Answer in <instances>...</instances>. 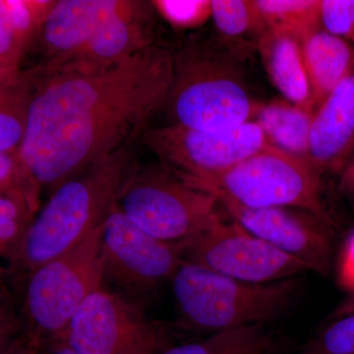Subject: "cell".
Returning <instances> with one entry per match:
<instances>
[{
    "label": "cell",
    "instance_id": "6da1fadb",
    "mask_svg": "<svg viewBox=\"0 0 354 354\" xmlns=\"http://www.w3.org/2000/svg\"><path fill=\"white\" fill-rule=\"evenodd\" d=\"M32 71L18 158L35 185L51 192L142 136L167 106L174 53L153 44L104 68Z\"/></svg>",
    "mask_w": 354,
    "mask_h": 354
},
{
    "label": "cell",
    "instance_id": "7a4b0ae2",
    "mask_svg": "<svg viewBox=\"0 0 354 354\" xmlns=\"http://www.w3.org/2000/svg\"><path fill=\"white\" fill-rule=\"evenodd\" d=\"M136 164L132 146L127 147L51 191L9 263L14 281L20 283L37 268L75 248L101 228Z\"/></svg>",
    "mask_w": 354,
    "mask_h": 354
},
{
    "label": "cell",
    "instance_id": "3957f363",
    "mask_svg": "<svg viewBox=\"0 0 354 354\" xmlns=\"http://www.w3.org/2000/svg\"><path fill=\"white\" fill-rule=\"evenodd\" d=\"M241 51L223 41H194L174 53L167 106L171 124L204 131L253 121L259 102L249 94Z\"/></svg>",
    "mask_w": 354,
    "mask_h": 354
},
{
    "label": "cell",
    "instance_id": "277c9868",
    "mask_svg": "<svg viewBox=\"0 0 354 354\" xmlns=\"http://www.w3.org/2000/svg\"><path fill=\"white\" fill-rule=\"evenodd\" d=\"M171 288L184 324L214 333L251 325H269L290 311L299 297L295 278L248 283L183 262Z\"/></svg>",
    "mask_w": 354,
    "mask_h": 354
},
{
    "label": "cell",
    "instance_id": "5b68a950",
    "mask_svg": "<svg viewBox=\"0 0 354 354\" xmlns=\"http://www.w3.org/2000/svg\"><path fill=\"white\" fill-rule=\"evenodd\" d=\"M102 228L68 252L48 261L22 279L23 337L41 351L62 342L72 318L102 288Z\"/></svg>",
    "mask_w": 354,
    "mask_h": 354
},
{
    "label": "cell",
    "instance_id": "8992f818",
    "mask_svg": "<svg viewBox=\"0 0 354 354\" xmlns=\"http://www.w3.org/2000/svg\"><path fill=\"white\" fill-rule=\"evenodd\" d=\"M116 206L147 234L180 253L221 218L215 196L184 183L164 165L137 162Z\"/></svg>",
    "mask_w": 354,
    "mask_h": 354
},
{
    "label": "cell",
    "instance_id": "52a82bcc",
    "mask_svg": "<svg viewBox=\"0 0 354 354\" xmlns=\"http://www.w3.org/2000/svg\"><path fill=\"white\" fill-rule=\"evenodd\" d=\"M321 176L307 160L268 144L191 187L249 208L300 209L326 218Z\"/></svg>",
    "mask_w": 354,
    "mask_h": 354
},
{
    "label": "cell",
    "instance_id": "ba28073f",
    "mask_svg": "<svg viewBox=\"0 0 354 354\" xmlns=\"http://www.w3.org/2000/svg\"><path fill=\"white\" fill-rule=\"evenodd\" d=\"M183 258L130 221L118 206L104 221L102 239V288L147 311Z\"/></svg>",
    "mask_w": 354,
    "mask_h": 354
},
{
    "label": "cell",
    "instance_id": "9c48e42d",
    "mask_svg": "<svg viewBox=\"0 0 354 354\" xmlns=\"http://www.w3.org/2000/svg\"><path fill=\"white\" fill-rule=\"evenodd\" d=\"M140 138L165 169L189 186L227 171L269 144L255 121L221 131L169 124L147 129Z\"/></svg>",
    "mask_w": 354,
    "mask_h": 354
},
{
    "label": "cell",
    "instance_id": "30bf717a",
    "mask_svg": "<svg viewBox=\"0 0 354 354\" xmlns=\"http://www.w3.org/2000/svg\"><path fill=\"white\" fill-rule=\"evenodd\" d=\"M62 342L79 354H162L171 346L160 323L102 288L85 300Z\"/></svg>",
    "mask_w": 354,
    "mask_h": 354
},
{
    "label": "cell",
    "instance_id": "8fae6325",
    "mask_svg": "<svg viewBox=\"0 0 354 354\" xmlns=\"http://www.w3.org/2000/svg\"><path fill=\"white\" fill-rule=\"evenodd\" d=\"M183 262L248 283H271L308 271L301 261L274 248L232 221L221 218L181 253Z\"/></svg>",
    "mask_w": 354,
    "mask_h": 354
},
{
    "label": "cell",
    "instance_id": "7c38bea8",
    "mask_svg": "<svg viewBox=\"0 0 354 354\" xmlns=\"http://www.w3.org/2000/svg\"><path fill=\"white\" fill-rule=\"evenodd\" d=\"M232 221L268 244L301 261L308 271L326 276L333 255V232L327 218L293 208H249L216 197Z\"/></svg>",
    "mask_w": 354,
    "mask_h": 354
},
{
    "label": "cell",
    "instance_id": "4fadbf2b",
    "mask_svg": "<svg viewBox=\"0 0 354 354\" xmlns=\"http://www.w3.org/2000/svg\"><path fill=\"white\" fill-rule=\"evenodd\" d=\"M125 0H58L55 1L34 43L46 57L36 67L44 73L73 64L95 30L122 7ZM32 43V44H34Z\"/></svg>",
    "mask_w": 354,
    "mask_h": 354
},
{
    "label": "cell",
    "instance_id": "5bb4252c",
    "mask_svg": "<svg viewBox=\"0 0 354 354\" xmlns=\"http://www.w3.org/2000/svg\"><path fill=\"white\" fill-rule=\"evenodd\" d=\"M153 12L152 2L125 0L120 10L95 30L73 64L64 69L104 68L153 46Z\"/></svg>",
    "mask_w": 354,
    "mask_h": 354
},
{
    "label": "cell",
    "instance_id": "9a60e30c",
    "mask_svg": "<svg viewBox=\"0 0 354 354\" xmlns=\"http://www.w3.org/2000/svg\"><path fill=\"white\" fill-rule=\"evenodd\" d=\"M354 152V73L346 77L314 113L309 162L317 171H342Z\"/></svg>",
    "mask_w": 354,
    "mask_h": 354
},
{
    "label": "cell",
    "instance_id": "2e32d148",
    "mask_svg": "<svg viewBox=\"0 0 354 354\" xmlns=\"http://www.w3.org/2000/svg\"><path fill=\"white\" fill-rule=\"evenodd\" d=\"M257 50L268 76L286 101L315 113L299 41L288 35L267 29L258 43Z\"/></svg>",
    "mask_w": 354,
    "mask_h": 354
},
{
    "label": "cell",
    "instance_id": "e0dca14e",
    "mask_svg": "<svg viewBox=\"0 0 354 354\" xmlns=\"http://www.w3.org/2000/svg\"><path fill=\"white\" fill-rule=\"evenodd\" d=\"M315 109L354 73V46L323 29L300 43Z\"/></svg>",
    "mask_w": 354,
    "mask_h": 354
},
{
    "label": "cell",
    "instance_id": "ac0fdd59",
    "mask_svg": "<svg viewBox=\"0 0 354 354\" xmlns=\"http://www.w3.org/2000/svg\"><path fill=\"white\" fill-rule=\"evenodd\" d=\"M314 113L290 102L258 106L253 121L260 125L270 145L309 162V136Z\"/></svg>",
    "mask_w": 354,
    "mask_h": 354
},
{
    "label": "cell",
    "instance_id": "d6986e66",
    "mask_svg": "<svg viewBox=\"0 0 354 354\" xmlns=\"http://www.w3.org/2000/svg\"><path fill=\"white\" fill-rule=\"evenodd\" d=\"M286 342L269 325L214 333L202 341L171 346L162 354H283Z\"/></svg>",
    "mask_w": 354,
    "mask_h": 354
},
{
    "label": "cell",
    "instance_id": "ffe728a7",
    "mask_svg": "<svg viewBox=\"0 0 354 354\" xmlns=\"http://www.w3.org/2000/svg\"><path fill=\"white\" fill-rule=\"evenodd\" d=\"M32 69L0 82V153L18 155L34 91Z\"/></svg>",
    "mask_w": 354,
    "mask_h": 354
},
{
    "label": "cell",
    "instance_id": "44dd1931",
    "mask_svg": "<svg viewBox=\"0 0 354 354\" xmlns=\"http://www.w3.org/2000/svg\"><path fill=\"white\" fill-rule=\"evenodd\" d=\"M211 18L223 41L241 51L257 48L268 28L255 0H211Z\"/></svg>",
    "mask_w": 354,
    "mask_h": 354
},
{
    "label": "cell",
    "instance_id": "7402d4cb",
    "mask_svg": "<svg viewBox=\"0 0 354 354\" xmlns=\"http://www.w3.org/2000/svg\"><path fill=\"white\" fill-rule=\"evenodd\" d=\"M268 29L288 35L299 43L322 29L321 0H255Z\"/></svg>",
    "mask_w": 354,
    "mask_h": 354
},
{
    "label": "cell",
    "instance_id": "603a6c76",
    "mask_svg": "<svg viewBox=\"0 0 354 354\" xmlns=\"http://www.w3.org/2000/svg\"><path fill=\"white\" fill-rule=\"evenodd\" d=\"M39 211V198L20 190L0 189V258L10 263Z\"/></svg>",
    "mask_w": 354,
    "mask_h": 354
},
{
    "label": "cell",
    "instance_id": "cb8c5ba5",
    "mask_svg": "<svg viewBox=\"0 0 354 354\" xmlns=\"http://www.w3.org/2000/svg\"><path fill=\"white\" fill-rule=\"evenodd\" d=\"M290 354H354V313L330 321Z\"/></svg>",
    "mask_w": 354,
    "mask_h": 354
},
{
    "label": "cell",
    "instance_id": "d4e9b609",
    "mask_svg": "<svg viewBox=\"0 0 354 354\" xmlns=\"http://www.w3.org/2000/svg\"><path fill=\"white\" fill-rule=\"evenodd\" d=\"M18 290L9 270L0 266V354L6 353L23 337Z\"/></svg>",
    "mask_w": 354,
    "mask_h": 354
},
{
    "label": "cell",
    "instance_id": "484cf974",
    "mask_svg": "<svg viewBox=\"0 0 354 354\" xmlns=\"http://www.w3.org/2000/svg\"><path fill=\"white\" fill-rule=\"evenodd\" d=\"M152 4L156 12L178 29L200 27L212 17L211 0H158Z\"/></svg>",
    "mask_w": 354,
    "mask_h": 354
},
{
    "label": "cell",
    "instance_id": "4316f807",
    "mask_svg": "<svg viewBox=\"0 0 354 354\" xmlns=\"http://www.w3.org/2000/svg\"><path fill=\"white\" fill-rule=\"evenodd\" d=\"M27 50L14 28L6 0H0V78H9L21 71L20 62Z\"/></svg>",
    "mask_w": 354,
    "mask_h": 354
},
{
    "label": "cell",
    "instance_id": "83f0119b",
    "mask_svg": "<svg viewBox=\"0 0 354 354\" xmlns=\"http://www.w3.org/2000/svg\"><path fill=\"white\" fill-rule=\"evenodd\" d=\"M320 20L324 31L353 46V25L348 0H321Z\"/></svg>",
    "mask_w": 354,
    "mask_h": 354
},
{
    "label": "cell",
    "instance_id": "f1b7e54d",
    "mask_svg": "<svg viewBox=\"0 0 354 354\" xmlns=\"http://www.w3.org/2000/svg\"><path fill=\"white\" fill-rule=\"evenodd\" d=\"M0 189L20 190L39 198V189L35 185L21 165L18 155L0 153Z\"/></svg>",
    "mask_w": 354,
    "mask_h": 354
},
{
    "label": "cell",
    "instance_id": "f546056e",
    "mask_svg": "<svg viewBox=\"0 0 354 354\" xmlns=\"http://www.w3.org/2000/svg\"><path fill=\"white\" fill-rule=\"evenodd\" d=\"M339 283L348 295L354 292V230L342 249L339 264Z\"/></svg>",
    "mask_w": 354,
    "mask_h": 354
},
{
    "label": "cell",
    "instance_id": "4dcf8cb0",
    "mask_svg": "<svg viewBox=\"0 0 354 354\" xmlns=\"http://www.w3.org/2000/svg\"><path fill=\"white\" fill-rule=\"evenodd\" d=\"M339 190L354 202V160L342 171Z\"/></svg>",
    "mask_w": 354,
    "mask_h": 354
},
{
    "label": "cell",
    "instance_id": "1f68e13d",
    "mask_svg": "<svg viewBox=\"0 0 354 354\" xmlns=\"http://www.w3.org/2000/svg\"><path fill=\"white\" fill-rule=\"evenodd\" d=\"M351 313H354V292L348 295L346 299L335 308L334 313L330 317V321L342 318V317L348 315V314Z\"/></svg>",
    "mask_w": 354,
    "mask_h": 354
},
{
    "label": "cell",
    "instance_id": "d6a6232c",
    "mask_svg": "<svg viewBox=\"0 0 354 354\" xmlns=\"http://www.w3.org/2000/svg\"><path fill=\"white\" fill-rule=\"evenodd\" d=\"M2 354H44V351L26 341L24 337L6 353Z\"/></svg>",
    "mask_w": 354,
    "mask_h": 354
},
{
    "label": "cell",
    "instance_id": "836d02e7",
    "mask_svg": "<svg viewBox=\"0 0 354 354\" xmlns=\"http://www.w3.org/2000/svg\"><path fill=\"white\" fill-rule=\"evenodd\" d=\"M44 354H79L64 342H55L44 349Z\"/></svg>",
    "mask_w": 354,
    "mask_h": 354
},
{
    "label": "cell",
    "instance_id": "e575fe53",
    "mask_svg": "<svg viewBox=\"0 0 354 354\" xmlns=\"http://www.w3.org/2000/svg\"><path fill=\"white\" fill-rule=\"evenodd\" d=\"M349 11H351V20H353V31H354V0H348ZM354 46V41H353Z\"/></svg>",
    "mask_w": 354,
    "mask_h": 354
},
{
    "label": "cell",
    "instance_id": "d590c367",
    "mask_svg": "<svg viewBox=\"0 0 354 354\" xmlns=\"http://www.w3.org/2000/svg\"><path fill=\"white\" fill-rule=\"evenodd\" d=\"M16 75V74H15ZM12 77V76H11ZM9 78H10V77H9ZM6 79H8V78H0V82H1V81H3V80H6Z\"/></svg>",
    "mask_w": 354,
    "mask_h": 354
},
{
    "label": "cell",
    "instance_id": "8d00e7d4",
    "mask_svg": "<svg viewBox=\"0 0 354 354\" xmlns=\"http://www.w3.org/2000/svg\"><path fill=\"white\" fill-rule=\"evenodd\" d=\"M354 153V152H353Z\"/></svg>",
    "mask_w": 354,
    "mask_h": 354
}]
</instances>
